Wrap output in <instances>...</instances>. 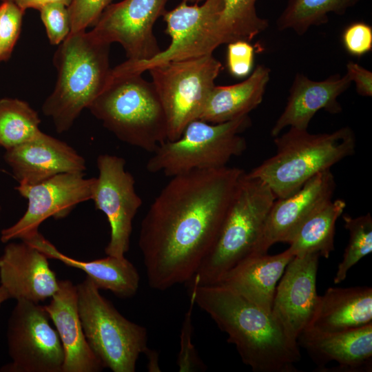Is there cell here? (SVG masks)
<instances>
[{
    "mask_svg": "<svg viewBox=\"0 0 372 372\" xmlns=\"http://www.w3.org/2000/svg\"><path fill=\"white\" fill-rule=\"evenodd\" d=\"M10 299V295L6 289L0 285V308L8 300Z\"/></svg>",
    "mask_w": 372,
    "mask_h": 372,
    "instance_id": "40",
    "label": "cell"
},
{
    "mask_svg": "<svg viewBox=\"0 0 372 372\" xmlns=\"http://www.w3.org/2000/svg\"><path fill=\"white\" fill-rule=\"evenodd\" d=\"M183 1H185L187 3L194 4V3H198L199 2H200L203 0H183Z\"/></svg>",
    "mask_w": 372,
    "mask_h": 372,
    "instance_id": "41",
    "label": "cell"
},
{
    "mask_svg": "<svg viewBox=\"0 0 372 372\" xmlns=\"http://www.w3.org/2000/svg\"><path fill=\"white\" fill-rule=\"evenodd\" d=\"M112 0H72L68 7L71 32L94 26Z\"/></svg>",
    "mask_w": 372,
    "mask_h": 372,
    "instance_id": "34",
    "label": "cell"
},
{
    "mask_svg": "<svg viewBox=\"0 0 372 372\" xmlns=\"http://www.w3.org/2000/svg\"><path fill=\"white\" fill-rule=\"evenodd\" d=\"M222 68L211 54L148 70L165 114L167 141L178 138L190 122L199 118Z\"/></svg>",
    "mask_w": 372,
    "mask_h": 372,
    "instance_id": "9",
    "label": "cell"
},
{
    "mask_svg": "<svg viewBox=\"0 0 372 372\" xmlns=\"http://www.w3.org/2000/svg\"><path fill=\"white\" fill-rule=\"evenodd\" d=\"M227 65L229 73L237 78L249 75L253 68L254 48L246 41L227 43Z\"/></svg>",
    "mask_w": 372,
    "mask_h": 372,
    "instance_id": "35",
    "label": "cell"
},
{
    "mask_svg": "<svg viewBox=\"0 0 372 372\" xmlns=\"http://www.w3.org/2000/svg\"><path fill=\"white\" fill-rule=\"evenodd\" d=\"M1 206L0 205V218H1Z\"/></svg>",
    "mask_w": 372,
    "mask_h": 372,
    "instance_id": "43",
    "label": "cell"
},
{
    "mask_svg": "<svg viewBox=\"0 0 372 372\" xmlns=\"http://www.w3.org/2000/svg\"><path fill=\"white\" fill-rule=\"evenodd\" d=\"M25 241L42 252L48 259L83 271L100 290H109L120 298L134 296L139 287L140 276L134 265L125 257L107 256L90 261L72 258L61 252L39 232Z\"/></svg>",
    "mask_w": 372,
    "mask_h": 372,
    "instance_id": "23",
    "label": "cell"
},
{
    "mask_svg": "<svg viewBox=\"0 0 372 372\" xmlns=\"http://www.w3.org/2000/svg\"><path fill=\"white\" fill-rule=\"evenodd\" d=\"M251 124L249 115L216 124L194 120L178 138L158 146L146 169L171 178L194 170L225 167L232 157L241 155L247 149L240 134Z\"/></svg>",
    "mask_w": 372,
    "mask_h": 372,
    "instance_id": "7",
    "label": "cell"
},
{
    "mask_svg": "<svg viewBox=\"0 0 372 372\" xmlns=\"http://www.w3.org/2000/svg\"><path fill=\"white\" fill-rule=\"evenodd\" d=\"M168 0H123L110 4L90 31L98 39L124 49L127 60L146 61L161 52L153 32Z\"/></svg>",
    "mask_w": 372,
    "mask_h": 372,
    "instance_id": "14",
    "label": "cell"
},
{
    "mask_svg": "<svg viewBox=\"0 0 372 372\" xmlns=\"http://www.w3.org/2000/svg\"><path fill=\"white\" fill-rule=\"evenodd\" d=\"M2 1H9L14 3L23 11L30 8L39 10L45 5L52 3H61L68 7L72 0H1Z\"/></svg>",
    "mask_w": 372,
    "mask_h": 372,
    "instance_id": "38",
    "label": "cell"
},
{
    "mask_svg": "<svg viewBox=\"0 0 372 372\" xmlns=\"http://www.w3.org/2000/svg\"><path fill=\"white\" fill-rule=\"evenodd\" d=\"M342 41L349 54L362 56L371 51L372 28L364 22L352 23L344 29Z\"/></svg>",
    "mask_w": 372,
    "mask_h": 372,
    "instance_id": "36",
    "label": "cell"
},
{
    "mask_svg": "<svg viewBox=\"0 0 372 372\" xmlns=\"http://www.w3.org/2000/svg\"><path fill=\"white\" fill-rule=\"evenodd\" d=\"M293 258L288 249L275 255L251 254L215 285L234 291L271 313L277 282Z\"/></svg>",
    "mask_w": 372,
    "mask_h": 372,
    "instance_id": "22",
    "label": "cell"
},
{
    "mask_svg": "<svg viewBox=\"0 0 372 372\" xmlns=\"http://www.w3.org/2000/svg\"><path fill=\"white\" fill-rule=\"evenodd\" d=\"M271 70L258 65L238 83L211 89L198 119L210 123L231 121L249 113L262 101Z\"/></svg>",
    "mask_w": 372,
    "mask_h": 372,
    "instance_id": "25",
    "label": "cell"
},
{
    "mask_svg": "<svg viewBox=\"0 0 372 372\" xmlns=\"http://www.w3.org/2000/svg\"><path fill=\"white\" fill-rule=\"evenodd\" d=\"M99 176L92 199L96 209L105 214L110 227L107 256L124 257L130 249L133 220L143 202L135 189V180L125 169V160L116 155L101 154L96 158Z\"/></svg>",
    "mask_w": 372,
    "mask_h": 372,
    "instance_id": "13",
    "label": "cell"
},
{
    "mask_svg": "<svg viewBox=\"0 0 372 372\" xmlns=\"http://www.w3.org/2000/svg\"><path fill=\"white\" fill-rule=\"evenodd\" d=\"M76 287L80 319L94 353L113 372H134L149 349L147 329L125 318L87 277Z\"/></svg>",
    "mask_w": 372,
    "mask_h": 372,
    "instance_id": "8",
    "label": "cell"
},
{
    "mask_svg": "<svg viewBox=\"0 0 372 372\" xmlns=\"http://www.w3.org/2000/svg\"><path fill=\"white\" fill-rule=\"evenodd\" d=\"M335 187L334 176L329 169L315 175L290 196L276 198L253 254H267L277 242L288 243L304 221L332 200Z\"/></svg>",
    "mask_w": 372,
    "mask_h": 372,
    "instance_id": "16",
    "label": "cell"
},
{
    "mask_svg": "<svg viewBox=\"0 0 372 372\" xmlns=\"http://www.w3.org/2000/svg\"><path fill=\"white\" fill-rule=\"evenodd\" d=\"M191 281L195 305L227 335L245 364L255 372L297 371L299 345L287 336L271 313L223 285Z\"/></svg>",
    "mask_w": 372,
    "mask_h": 372,
    "instance_id": "2",
    "label": "cell"
},
{
    "mask_svg": "<svg viewBox=\"0 0 372 372\" xmlns=\"http://www.w3.org/2000/svg\"><path fill=\"white\" fill-rule=\"evenodd\" d=\"M347 74H333L323 81H313L297 73L289 90L286 106L271 130L276 137L287 127L307 130L313 116L320 110L336 114L342 108L338 96L351 85Z\"/></svg>",
    "mask_w": 372,
    "mask_h": 372,
    "instance_id": "21",
    "label": "cell"
},
{
    "mask_svg": "<svg viewBox=\"0 0 372 372\" xmlns=\"http://www.w3.org/2000/svg\"><path fill=\"white\" fill-rule=\"evenodd\" d=\"M349 239L342 261L339 263L333 282L339 284L347 277L349 270L372 251V218L370 213L353 218L342 216Z\"/></svg>",
    "mask_w": 372,
    "mask_h": 372,
    "instance_id": "30",
    "label": "cell"
},
{
    "mask_svg": "<svg viewBox=\"0 0 372 372\" xmlns=\"http://www.w3.org/2000/svg\"><path fill=\"white\" fill-rule=\"evenodd\" d=\"M372 322V288L330 287L319 296L314 315L305 330L344 331Z\"/></svg>",
    "mask_w": 372,
    "mask_h": 372,
    "instance_id": "24",
    "label": "cell"
},
{
    "mask_svg": "<svg viewBox=\"0 0 372 372\" xmlns=\"http://www.w3.org/2000/svg\"><path fill=\"white\" fill-rule=\"evenodd\" d=\"M43 305L19 300L8 318L6 340L11 362L2 372H62L63 346Z\"/></svg>",
    "mask_w": 372,
    "mask_h": 372,
    "instance_id": "11",
    "label": "cell"
},
{
    "mask_svg": "<svg viewBox=\"0 0 372 372\" xmlns=\"http://www.w3.org/2000/svg\"><path fill=\"white\" fill-rule=\"evenodd\" d=\"M39 10L50 43L59 45L71 32L68 7L61 3H52Z\"/></svg>",
    "mask_w": 372,
    "mask_h": 372,
    "instance_id": "33",
    "label": "cell"
},
{
    "mask_svg": "<svg viewBox=\"0 0 372 372\" xmlns=\"http://www.w3.org/2000/svg\"><path fill=\"white\" fill-rule=\"evenodd\" d=\"M276 198L265 183L243 173L216 241L193 277L198 285L217 284L230 269L256 252Z\"/></svg>",
    "mask_w": 372,
    "mask_h": 372,
    "instance_id": "6",
    "label": "cell"
},
{
    "mask_svg": "<svg viewBox=\"0 0 372 372\" xmlns=\"http://www.w3.org/2000/svg\"><path fill=\"white\" fill-rule=\"evenodd\" d=\"M273 143L276 154L248 174L265 183L276 198L290 196L317 174L353 155L356 145L347 126L320 134L290 127Z\"/></svg>",
    "mask_w": 372,
    "mask_h": 372,
    "instance_id": "4",
    "label": "cell"
},
{
    "mask_svg": "<svg viewBox=\"0 0 372 372\" xmlns=\"http://www.w3.org/2000/svg\"><path fill=\"white\" fill-rule=\"evenodd\" d=\"M195 305L194 294L190 291L189 307L185 315L180 333V348L177 359L179 371L190 372L205 369L201 359L192 343V314Z\"/></svg>",
    "mask_w": 372,
    "mask_h": 372,
    "instance_id": "32",
    "label": "cell"
},
{
    "mask_svg": "<svg viewBox=\"0 0 372 372\" xmlns=\"http://www.w3.org/2000/svg\"><path fill=\"white\" fill-rule=\"evenodd\" d=\"M223 6V0H205L202 5L183 1L173 10H165L162 16L171 38L169 45L149 60H126L112 69L110 74H143L161 64L213 54L219 46L216 25Z\"/></svg>",
    "mask_w": 372,
    "mask_h": 372,
    "instance_id": "10",
    "label": "cell"
},
{
    "mask_svg": "<svg viewBox=\"0 0 372 372\" xmlns=\"http://www.w3.org/2000/svg\"><path fill=\"white\" fill-rule=\"evenodd\" d=\"M110 45L85 30L70 32L58 45L53 56L55 87L42 105L56 132L68 131L105 87L112 70Z\"/></svg>",
    "mask_w": 372,
    "mask_h": 372,
    "instance_id": "3",
    "label": "cell"
},
{
    "mask_svg": "<svg viewBox=\"0 0 372 372\" xmlns=\"http://www.w3.org/2000/svg\"><path fill=\"white\" fill-rule=\"evenodd\" d=\"M145 354L146 355L148 362L147 369L149 371H160V367L158 366V354L155 351L148 349Z\"/></svg>",
    "mask_w": 372,
    "mask_h": 372,
    "instance_id": "39",
    "label": "cell"
},
{
    "mask_svg": "<svg viewBox=\"0 0 372 372\" xmlns=\"http://www.w3.org/2000/svg\"><path fill=\"white\" fill-rule=\"evenodd\" d=\"M298 344L306 349L319 371H371L372 322L338 332L304 330Z\"/></svg>",
    "mask_w": 372,
    "mask_h": 372,
    "instance_id": "19",
    "label": "cell"
},
{
    "mask_svg": "<svg viewBox=\"0 0 372 372\" xmlns=\"http://www.w3.org/2000/svg\"><path fill=\"white\" fill-rule=\"evenodd\" d=\"M61 340L62 372H99L104 368L85 338L78 309L77 287L70 280H59L57 291L43 305Z\"/></svg>",
    "mask_w": 372,
    "mask_h": 372,
    "instance_id": "20",
    "label": "cell"
},
{
    "mask_svg": "<svg viewBox=\"0 0 372 372\" xmlns=\"http://www.w3.org/2000/svg\"><path fill=\"white\" fill-rule=\"evenodd\" d=\"M1 9H2V6H1V3L0 4V13H1Z\"/></svg>",
    "mask_w": 372,
    "mask_h": 372,
    "instance_id": "42",
    "label": "cell"
},
{
    "mask_svg": "<svg viewBox=\"0 0 372 372\" xmlns=\"http://www.w3.org/2000/svg\"><path fill=\"white\" fill-rule=\"evenodd\" d=\"M347 74L353 81L358 94L362 96H372V72L353 61L347 63Z\"/></svg>",
    "mask_w": 372,
    "mask_h": 372,
    "instance_id": "37",
    "label": "cell"
},
{
    "mask_svg": "<svg viewBox=\"0 0 372 372\" xmlns=\"http://www.w3.org/2000/svg\"><path fill=\"white\" fill-rule=\"evenodd\" d=\"M0 13V62L8 61L20 34L25 12L14 3L2 1Z\"/></svg>",
    "mask_w": 372,
    "mask_h": 372,
    "instance_id": "31",
    "label": "cell"
},
{
    "mask_svg": "<svg viewBox=\"0 0 372 372\" xmlns=\"http://www.w3.org/2000/svg\"><path fill=\"white\" fill-rule=\"evenodd\" d=\"M38 113L25 101L0 99V146L6 150L25 143L41 131Z\"/></svg>",
    "mask_w": 372,
    "mask_h": 372,
    "instance_id": "29",
    "label": "cell"
},
{
    "mask_svg": "<svg viewBox=\"0 0 372 372\" xmlns=\"http://www.w3.org/2000/svg\"><path fill=\"white\" fill-rule=\"evenodd\" d=\"M244 172L225 166L171 177L141 225L138 246L151 288L190 282L216 241Z\"/></svg>",
    "mask_w": 372,
    "mask_h": 372,
    "instance_id": "1",
    "label": "cell"
},
{
    "mask_svg": "<svg viewBox=\"0 0 372 372\" xmlns=\"http://www.w3.org/2000/svg\"><path fill=\"white\" fill-rule=\"evenodd\" d=\"M96 178H85L83 173H63L42 182L19 184L16 190L28 200L23 215L1 231L3 243L25 240L39 232L49 218L62 219L80 203L91 200Z\"/></svg>",
    "mask_w": 372,
    "mask_h": 372,
    "instance_id": "12",
    "label": "cell"
},
{
    "mask_svg": "<svg viewBox=\"0 0 372 372\" xmlns=\"http://www.w3.org/2000/svg\"><path fill=\"white\" fill-rule=\"evenodd\" d=\"M360 0H289L277 19L279 30H292L302 35L312 26L329 21L328 14H344Z\"/></svg>",
    "mask_w": 372,
    "mask_h": 372,
    "instance_id": "28",
    "label": "cell"
},
{
    "mask_svg": "<svg viewBox=\"0 0 372 372\" xmlns=\"http://www.w3.org/2000/svg\"><path fill=\"white\" fill-rule=\"evenodd\" d=\"M4 161L19 184L33 185L63 173H83L86 161L64 141L40 132L6 150Z\"/></svg>",
    "mask_w": 372,
    "mask_h": 372,
    "instance_id": "17",
    "label": "cell"
},
{
    "mask_svg": "<svg viewBox=\"0 0 372 372\" xmlns=\"http://www.w3.org/2000/svg\"><path fill=\"white\" fill-rule=\"evenodd\" d=\"M216 25L219 45L236 41H251L269 26L256 10V0H223Z\"/></svg>",
    "mask_w": 372,
    "mask_h": 372,
    "instance_id": "27",
    "label": "cell"
},
{
    "mask_svg": "<svg viewBox=\"0 0 372 372\" xmlns=\"http://www.w3.org/2000/svg\"><path fill=\"white\" fill-rule=\"evenodd\" d=\"M120 141L154 152L167 139V120L152 81L142 74H110L87 108Z\"/></svg>",
    "mask_w": 372,
    "mask_h": 372,
    "instance_id": "5",
    "label": "cell"
},
{
    "mask_svg": "<svg viewBox=\"0 0 372 372\" xmlns=\"http://www.w3.org/2000/svg\"><path fill=\"white\" fill-rule=\"evenodd\" d=\"M0 284L10 299L39 303L57 291L59 280L47 256L21 240L8 242L0 256Z\"/></svg>",
    "mask_w": 372,
    "mask_h": 372,
    "instance_id": "18",
    "label": "cell"
},
{
    "mask_svg": "<svg viewBox=\"0 0 372 372\" xmlns=\"http://www.w3.org/2000/svg\"><path fill=\"white\" fill-rule=\"evenodd\" d=\"M319 258L317 254L293 256L276 289L271 314L287 336L297 344L318 305L320 296L316 290V277Z\"/></svg>",
    "mask_w": 372,
    "mask_h": 372,
    "instance_id": "15",
    "label": "cell"
},
{
    "mask_svg": "<svg viewBox=\"0 0 372 372\" xmlns=\"http://www.w3.org/2000/svg\"><path fill=\"white\" fill-rule=\"evenodd\" d=\"M345 207L344 200H331L311 216L288 242L291 254L301 256L317 254L328 258L334 250L336 221Z\"/></svg>",
    "mask_w": 372,
    "mask_h": 372,
    "instance_id": "26",
    "label": "cell"
}]
</instances>
